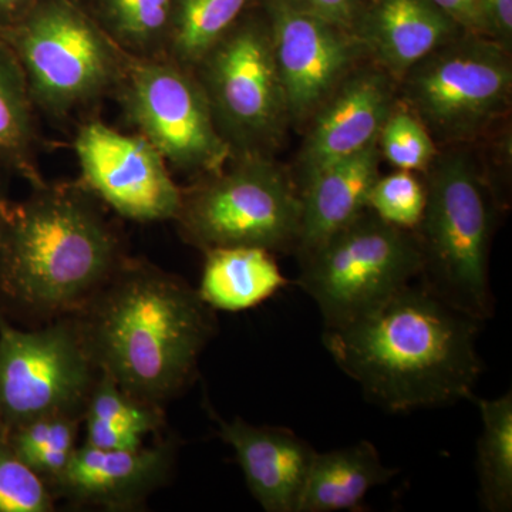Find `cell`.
I'll return each instance as SVG.
<instances>
[{
	"label": "cell",
	"mask_w": 512,
	"mask_h": 512,
	"mask_svg": "<svg viewBox=\"0 0 512 512\" xmlns=\"http://www.w3.org/2000/svg\"><path fill=\"white\" fill-rule=\"evenodd\" d=\"M76 320L94 365L143 402L173 399L195 375L215 318L197 289L124 258Z\"/></svg>",
	"instance_id": "2"
},
{
	"label": "cell",
	"mask_w": 512,
	"mask_h": 512,
	"mask_svg": "<svg viewBox=\"0 0 512 512\" xmlns=\"http://www.w3.org/2000/svg\"><path fill=\"white\" fill-rule=\"evenodd\" d=\"M36 0H0V28L18 19Z\"/></svg>",
	"instance_id": "34"
},
{
	"label": "cell",
	"mask_w": 512,
	"mask_h": 512,
	"mask_svg": "<svg viewBox=\"0 0 512 512\" xmlns=\"http://www.w3.org/2000/svg\"><path fill=\"white\" fill-rule=\"evenodd\" d=\"M380 163L376 141L299 185L301 232L296 255L308 254L367 210V197L380 177Z\"/></svg>",
	"instance_id": "18"
},
{
	"label": "cell",
	"mask_w": 512,
	"mask_h": 512,
	"mask_svg": "<svg viewBox=\"0 0 512 512\" xmlns=\"http://www.w3.org/2000/svg\"><path fill=\"white\" fill-rule=\"evenodd\" d=\"M481 6L490 37L511 49L512 0H481Z\"/></svg>",
	"instance_id": "33"
},
{
	"label": "cell",
	"mask_w": 512,
	"mask_h": 512,
	"mask_svg": "<svg viewBox=\"0 0 512 512\" xmlns=\"http://www.w3.org/2000/svg\"><path fill=\"white\" fill-rule=\"evenodd\" d=\"M481 429L477 441V476L481 505L488 512L512 508V393L476 399Z\"/></svg>",
	"instance_id": "23"
},
{
	"label": "cell",
	"mask_w": 512,
	"mask_h": 512,
	"mask_svg": "<svg viewBox=\"0 0 512 512\" xmlns=\"http://www.w3.org/2000/svg\"><path fill=\"white\" fill-rule=\"evenodd\" d=\"M289 8L318 16L349 30L353 35L365 0H279Z\"/></svg>",
	"instance_id": "30"
},
{
	"label": "cell",
	"mask_w": 512,
	"mask_h": 512,
	"mask_svg": "<svg viewBox=\"0 0 512 512\" xmlns=\"http://www.w3.org/2000/svg\"><path fill=\"white\" fill-rule=\"evenodd\" d=\"M397 96L437 146H471L510 113L511 49L464 32L404 74Z\"/></svg>",
	"instance_id": "7"
},
{
	"label": "cell",
	"mask_w": 512,
	"mask_h": 512,
	"mask_svg": "<svg viewBox=\"0 0 512 512\" xmlns=\"http://www.w3.org/2000/svg\"><path fill=\"white\" fill-rule=\"evenodd\" d=\"M231 157L272 156L288 109L265 12H248L192 70Z\"/></svg>",
	"instance_id": "9"
},
{
	"label": "cell",
	"mask_w": 512,
	"mask_h": 512,
	"mask_svg": "<svg viewBox=\"0 0 512 512\" xmlns=\"http://www.w3.org/2000/svg\"><path fill=\"white\" fill-rule=\"evenodd\" d=\"M397 470L384 466L370 441L313 457L296 512L357 511L373 488L389 483Z\"/></svg>",
	"instance_id": "19"
},
{
	"label": "cell",
	"mask_w": 512,
	"mask_h": 512,
	"mask_svg": "<svg viewBox=\"0 0 512 512\" xmlns=\"http://www.w3.org/2000/svg\"><path fill=\"white\" fill-rule=\"evenodd\" d=\"M121 242L82 184L32 185L0 198V301L33 313L80 311L121 261Z\"/></svg>",
	"instance_id": "3"
},
{
	"label": "cell",
	"mask_w": 512,
	"mask_h": 512,
	"mask_svg": "<svg viewBox=\"0 0 512 512\" xmlns=\"http://www.w3.org/2000/svg\"><path fill=\"white\" fill-rule=\"evenodd\" d=\"M175 454L174 441L134 450H100L83 444L50 485L74 503L133 510L168 480Z\"/></svg>",
	"instance_id": "15"
},
{
	"label": "cell",
	"mask_w": 512,
	"mask_h": 512,
	"mask_svg": "<svg viewBox=\"0 0 512 512\" xmlns=\"http://www.w3.org/2000/svg\"><path fill=\"white\" fill-rule=\"evenodd\" d=\"M79 414H55L39 417L9 431L0 439L23 461L45 450H76Z\"/></svg>",
	"instance_id": "29"
},
{
	"label": "cell",
	"mask_w": 512,
	"mask_h": 512,
	"mask_svg": "<svg viewBox=\"0 0 512 512\" xmlns=\"http://www.w3.org/2000/svg\"><path fill=\"white\" fill-rule=\"evenodd\" d=\"M18 57L36 109L67 119L113 94L126 52L77 0H36L0 28Z\"/></svg>",
	"instance_id": "5"
},
{
	"label": "cell",
	"mask_w": 512,
	"mask_h": 512,
	"mask_svg": "<svg viewBox=\"0 0 512 512\" xmlns=\"http://www.w3.org/2000/svg\"><path fill=\"white\" fill-rule=\"evenodd\" d=\"M299 261L298 285L318 305L325 328L372 311L421 271L416 232L394 227L369 208Z\"/></svg>",
	"instance_id": "8"
},
{
	"label": "cell",
	"mask_w": 512,
	"mask_h": 512,
	"mask_svg": "<svg viewBox=\"0 0 512 512\" xmlns=\"http://www.w3.org/2000/svg\"><path fill=\"white\" fill-rule=\"evenodd\" d=\"M221 440L235 451L252 497L266 512H296L318 451L285 427L215 417Z\"/></svg>",
	"instance_id": "16"
},
{
	"label": "cell",
	"mask_w": 512,
	"mask_h": 512,
	"mask_svg": "<svg viewBox=\"0 0 512 512\" xmlns=\"http://www.w3.org/2000/svg\"><path fill=\"white\" fill-rule=\"evenodd\" d=\"M204 254L197 292L212 311H247L268 301L289 284L274 254L266 249L212 248Z\"/></svg>",
	"instance_id": "20"
},
{
	"label": "cell",
	"mask_w": 512,
	"mask_h": 512,
	"mask_svg": "<svg viewBox=\"0 0 512 512\" xmlns=\"http://www.w3.org/2000/svg\"><path fill=\"white\" fill-rule=\"evenodd\" d=\"M426 205V185L412 171L380 175L367 197V208L394 227L416 231Z\"/></svg>",
	"instance_id": "27"
},
{
	"label": "cell",
	"mask_w": 512,
	"mask_h": 512,
	"mask_svg": "<svg viewBox=\"0 0 512 512\" xmlns=\"http://www.w3.org/2000/svg\"><path fill=\"white\" fill-rule=\"evenodd\" d=\"M0 177H2V175H0ZM3 197V192H2V187H0V198Z\"/></svg>",
	"instance_id": "35"
},
{
	"label": "cell",
	"mask_w": 512,
	"mask_h": 512,
	"mask_svg": "<svg viewBox=\"0 0 512 512\" xmlns=\"http://www.w3.org/2000/svg\"><path fill=\"white\" fill-rule=\"evenodd\" d=\"M466 33L490 37L481 0H431Z\"/></svg>",
	"instance_id": "32"
},
{
	"label": "cell",
	"mask_w": 512,
	"mask_h": 512,
	"mask_svg": "<svg viewBox=\"0 0 512 512\" xmlns=\"http://www.w3.org/2000/svg\"><path fill=\"white\" fill-rule=\"evenodd\" d=\"M36 111L18 57L0 36V175H15L30 187L45 181Z\"/></svg>",
	"instance_id": "21"
},
{
	"label": "cell",
	"mask_w": 512,
	"mask_h": 512,
	"mask_svg": "<svg viewBox=\"0 0 512 512\" xmlns=\"http://www.w3.org/2000/svg\"><path fill=\"white\" fill-rule=\"evenodd\" d=\"M73 148L80 184L120 217L141 224L175 221L183 188L146 138L90 119L77 128Z\"/></svg>",
	"instance_id": "12"
},
{
	"label": "cell",
	"mask_w": 512,
	"mask_h": 512,
	"mask_svg": "<svg viewBox=\"0 0 512 512\" xmlns=\"http://www.w3.org/2000/svg\"><path fill=\"white\" fill-rule=\"evenodd\" d=\"M173 0H94L92 15L121 50L164 55Z\"/></svg>",
	"instance_id": "24"
},
{
	"label": "cell",
	"mask_w": 512,
	"mask_h": 512,
	"mask_svg": "<svg viewBox=\"0 0 512 512\" xmlns=\"http://www.w3.org/2000/svg\"><path fill=\"white\" fill-rule=\"evenodd\" d=\"M468 147L440 150L421 174L426 205L414 231L421 252L417 282L484 323L494 316L490 251L500 207L493 184Z\"/></svg>",
	"instance_id": "4"
},
{
	"label": "cell",
	"mask_w": 512,
	"mask_h": 512,
	"mask_svg": "<svg viewBox=\"0 0 512 512\" xmlns=\"http://www.w3.org/2000/svg\"><path fill=\"white\" fill-rule=\"evenodd\" d=\"M96 372L76 322L23 330L0 312V437L39 417L77 414Z\"/></svg>",
	"instance_id": "11"
},
{
	"label": "cell",
	"mask_w": 512,
	"mask_h": 512,
	"mask_svg": "<svg viewBox=\"0 0 512 512\" xmlns=\"http://www.w3.org/2000/svg\"><path fill=\"white\" fill-rule=\"evenodd\" d=\"M218 173L183 190L178 222L188 244L295 252L301 198L293 175L272 156L231 157Z\"/></svg>",
	"instance_id": "6"
},
{
	"label": "cell",
	"mask_w": 512,
	"mask_h": 512,
	"mask_svg": "<svg viewBox=\"0 0 512 512\" xmlns=\"http://www.w3.org/2000/svg\"><path fill=\"white\" fill-rule=\"evenodd\" d=\"M86 441L84 444L100 450H134L143 446V436L121 429L96 417L84 416Z\"/></svg>",
	"instance_id": "31"
},
{
	"label": "cell",
	"mask_w": 512,
	"mask_h": 512,
	"mask_svg": "<svg viewBox=\"0 0 512 512\" xmlns=\"http://www.w3.org/2000/svg\"><path fill=\"white\" fill-rule=\"evenodd\" d=\"M84 416L146 436L161 426L163 414L156 404L143 402L121 389L106 373L99 372L86 402Z\"/></svg>",
	"instance_id": "26"
},
{
	"label": "cell",
	"mask_w": 512,
	"mask_h": 512,
	"mask_svg": "<svg viewBox=\"0 0 512 512\" xmlns=\"http://www.w3.org/2000/svg\"><path fill=\"white\" fill-rule=\"evenodd\" d=\"M483 325L416 281L365 315L325 328L323 345L369 402L407 413L474 400Z\"/></svg>",
	"instance_id": "1"
},
{
	"label": "cell",
	"mask_w": 512,
	"mask_h": 512,
	"mask_svg": "<svg viewBox=\"0 0 512 512\" xmlns=\"http://www.w3.org/2000/svg\"><path fill=\"white\" fill-rule=\"evenodd\" d=\"M397 100V82L390 74L369 60L359 64L306 124L292 174L296 185L376 143Z\"/></svg>",
	"instance_id": "14"
},
{
	"label": "cell",
	"mask_w": 512,
	"mask_h": 512,
	"mask_svg": "<svg viewBox=\"0 0 512 512\" xmlns=\"http://www.w3.org/2000/svg\"><path fill=\"white\" fill-rule=\"evenodd\" d=\"M463 33L431 0H365L353 29L367 60L397 83L420 60Z\"/></svg>",
	"instance_id": "17"
},
{
	"label": "cell",
	"mask_w": 512,
	"mask_h": 512,
	"mask_svg": "<svg viewBox=\"0 0 512 512\" xmlns=\"http://www.w3.org/2000/svg\"><path fill=\"white\" fill-rule=\"evenodd\" d=\"M252 0H173L164 56L188 70L237 25Z\"/></svg>",
	"instance_id": "22"
},
{
	"label": "cell",
	"mask_w": 512,
	"mask_h": 512,
	"mask_svg": "<svg viewBox=\"0 0 512 512\" xmlns=\"http://www.w3.org/2000/svg\"><path fill=\"white\" fill-rule=\"evenodd\" d=\"M55 498L45 478L0 439V512H50Z\"/></svg>",
	"instance_id": "28"
},
{
	"label": "cell",
	"mask_w": 512,
	"mask_h": 512,
	"mask_svg": "<svg viewBox=\"0 0 512 512\" xmlns=\"http://www.w3.org/2000/svg\"><path fill=\"white\" fill-rule=\"evenodd\" d=\"M377 146L383 160L396 170L416 174L426 173L440 151L419 117L400 100L384 121Z\"/></svg>",
	"instance_id": "25"
},
{
	"label": "cell",
	"mask_w": 512,
	"mask_h": 512,
	"mask_svg": "<svg viewBox=\"0 0 512 512\" xmlns=\"http://www.w3.org/2000/svg\"><path fill=\"white\" fill-rule=\"evenodd\" d=\"M264 12L289 124L305 127L339 83L366 62L365 49L349 30L279 0H265Z\"/></svg>",
	"instance_id": "13"
},
{
	"label": "cell",
	"mask_w": 512,
	"mask_h": 512,
	"mask_svg": "<svg viewBox=\"0 0 512 512\" xmlns=\"http://www.w3.org/2000/svg\"><path fill=\"white\" fill-rule=\"evenodd\" d=\"M113 94L127 124L180 173L207 177L231 160L194 72L167 56L126 53Z\"/></svg>",
	"instance_id": "10"
}]
</instances>
